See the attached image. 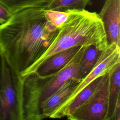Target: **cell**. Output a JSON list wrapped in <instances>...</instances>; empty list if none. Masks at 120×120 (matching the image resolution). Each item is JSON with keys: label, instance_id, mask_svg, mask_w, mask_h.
Instances as JSON below:
<instances>
[{"label": "cell", "instance_id": "9", "mask_svg": "<svg viewBox=\"0 0 120 120\" xmlns=\"http://www.w3.org/2000/svg\"><path fill=\"white\" fill-rule=\"evenodd\" d=\"M109 73L108 118L109 120H120V62L112 68Z\"/></svg>", "mask_w": 120, "mask_h": 120}, {"label": "cell", "instance_id": "10", "mask_svg": "<svg viewBox=\"0 0 120 120\" xmlns=\"http://www.w3.org/2000/svg\"><path fill=\"white\" fill-rule=\"evenodd\" d=\"M80 82L75 79H68L43 103L41 112L44 119L50 117L69 97Z\"/></svg>", "mask_w": 120, "mask_h": 120}, {"label": "cell", "instance_id": "12", "mask_svg": "<svg viewBox=\"0 0 120 120\" xmlns=\"http://www.w3.org/2000/svg\"><path fill=\"white\" fill-rule=\"evenodd\" d=\"M105 50L101 49L94 45L85 46L79 61L78 80L81 81L89 74L97 64Z\"/></svg>", "mask_w": 120, "mask_h": 120}, {"label": "cell", "instance_id": "11", "mask_svg": "<svg viewBox=\"0 0 120 120\" xmlns=\"http://www.w3.org/2000/svg\"><path fill=\"white\" fill-rule=\"evenodd\" d=\"M103 75L100 76L91 81L78 93L65 108L59 112L52 115L50 118L60 119L72 113L91 96L99 84Z\"/></svg>", "mask_w": 120, "mask_h": 120}, {"label": "cell", "instance_id": "8", "mask_svg": "<svg viewBox=\"0 0 120 120\" xmlns=\"http://www.w3.org/2000/svg\"><path fill=\"white\" fill-rule=\"evenodd\" d=\"M81 46L72 47L53 54L44 60L33 73L40 77H47L59 72L70 62Z\"/></svg>", "mask_w": 120, "mask_h": 120}, {"label": "cell", "instance_id": "4", "mask_svg": "<svg viewBox=\"0 0 120 120\" xmlns=\"http://www.w3.org/2000/svg\"><path fill=\"white\" fill-rule=\"evenodd\" d=\"M1 56L2 76L0 86V120H24L22 77Z\"/></svg>", "mask_w": 120, "mask_h": 120}, {"label": "cell", "instance_id": "2", "mask_svg": "<svg viewBox=\"0 0 120 120\" xmlns=\"http://www.w3.org/2000/svg\"><path fill=\"white\" fill-rule=\"evenodd\" d=\"M68 16L59 28L55 38L43 55L22 75L33 73L38 67L50 56L68 48L94 45L105 50L108 45L103 23L98 14L85 9L68 10Z\"/></svg>", "mask_w": 120, "mask_h": 120}, {"label": "cell", "instance_id": "7", "mask_svg": "<svg viewBox=\"0 0 120 120\" xmlns=\"http://www.w3.org/2000/svg\"><path fill=\"white\" fill-rule=\"evenodd\" d=\"M104 25L107 45L120 46V0H105L98 14Z\"/></svg>", "mask_w": 120, "mask_h": 120}, {"label": "cell", "instance_id": "14", "mask_svg": "<svg viewBox=\"0 0 120 120\" xmlns=\"http://www.w3.org/2000/svg\"><path fill=\"white\" fill-rule=\"evenodd\" d=\"M45 14L48 20L59 29L67 20L69 13L68 10L60 11L45 9Z\"/></svg>", "mask_w": 120, "mask_h": 120}, {"label": "cell", "instance_id": "5", "mask_svg": "<svg viewBox=\"0 0 120 120\" xmlns=\"http://www.w3.org/2000/svg\"><path fill=\"white\" fill-rule=\"evenodd\" d=\"M109 71L91 96L80 106L67 116L68 120H109L108 118Z\"/></svg>", "mask_w": 120, "mask_h": 120}, {"label": "cell", "instance_id": "13", "mask_svg": "<svg viewBox=\"0 0 120 120\" xmlns=\"http://www.w3.org/2000/svg\"><path fill=\"white\" fill-rule=\"evenodd\" d=\"M50 0H0L12 14L29 8H45Z\"/></svg>", "mask_w": 120, "mask_h": 120}, {"label": "cell", "instance_id": "16", "mask_svg": "<svg viewBox=\"0 0 120 120\" xmlns=\"http://www.w3.org/2000/svg\"><path fill=\"white\" fill-rule=\"evenodd\" d=\"M13 14L3 4L0 3V24L7 22L12 17Z\"/></svg>", "mask_w": 120, "mask_h": 120}, {"label": "cell", "instance_id": "17", "mask_svg": "<svg viewBox=\"0 0 120 120\" xmlns=\"http://www.w3.org/2000/svg\"><path fill=\"white\" fill-rule=\"evenodd\" d=\"M91 0H75L74 9H83L90 3Z\"/></svg>", "mask_w": 120, "mask_h": 120}, {"label": "cell", "instance_id": "18", "mask_svg": "<svg viewBox=\"0 0 120 120\" xmlns=\"http://www.w3.org/2000/svg\"><path fill=\"white\" fill-rule=\"evenodd\" d=\"M2 76V56L0 53V86L1 84Z\"/></svg>", "mask_w": 120, "mask_h": 120}, {"label": "cell", "instance_id": "15", "mask_svg": "<svg viewBox=\"0 0 120 120\" xmlns=\"http://www.w3.org/2000/svg\"><path fill=\"white\" fill-rule=\"evenodd\" d=\"M75 0H50L45 8L46 10L66 11L75 8Z\"/></svg>", "mask_w": 120, "mask_h": 120}, {"label": "cell", "instance_id": "3", "mask_svg": "<svg viewBox=\"0 0 120 120\" xmlns=\"http://www.w3.org/2000/svg\"><path fill=\"white\" fill-rule=\"evenodd\" d=\"M85 46H81L63 69L52 75L40 77L31 73L22 77L24 120H43L41 112L43 103L68 79L78 80L79 61Z\"/></svg>", "mask_w": 120, "mask_h": 120}, {"label": "cell", "instance_id": "1", "mask_svg": "<svg viewBox=\"0 0 120 120\" xmlns=\"http://www.w3.org/2000/svg\"><path fill=\"white\" fill-rule=\"evenodd\" d=\"M58 31L46 17L45 8L20 10L0 24V53L21 76L45 52Z\"/></svg>", "mask_w": 120, "mask_h": 120}, {"label": "cell", "instance_id": "6", "mask_svg": "<svg viewBox=\"0 0 120 120\" xmlns=\"http://www.w3.org/2000/svg\"><path fill=\"white\" fill-rule=\"evenodd\" d=\"M119 62H120V46L116 44L108 45L91 71L78 83L69 97L50 116L62 110L89 83L97 77L109 71Z\"/></svg>", "mask_w": 120, "mask_h": 120}]
</instances>
